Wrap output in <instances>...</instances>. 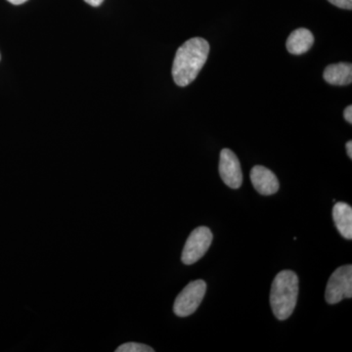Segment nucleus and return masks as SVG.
<instances>
[{
    "label": "nucleus",
    "instance_id": "3",
    "mask_svg": "<svg viewBox=\"0 0 352 352\" xmlns=\"http://www.w3.org/2000/svg\"><path fill=\"white\" fill-rule=\"evenodd\" d=\"M206 292L207 284L204 280H196L187 285L177 296L173 305V312L176 316L187 317L193 314L200 307Z\"/></svg>",
    "mask_w": 352,
    "mask_h": 352
},
{
    "label": "nucleus",
    "instance_id": "7",
    "mask_svg": "<svg viewBox=\"0 0 352 352\" xmlns=\"http://www.w3.org/2000/svg\"><path fill=\"white\" fill-rule=\"evenodd\" d=\"M252 186L263 196L273 195L279 190L277 176L265 166H256L251 170Z\"/></svg>",
    "mask_w": 352,
    "mask_h": 352
},
{
    "label": "nucleus",
    "instance_id": "17",
    "mask_svg": "<svg viewBox=\"0 0 352 352\" xmlns=\"http://www.w3.org/2000/svg\"><path fill=\"white\" fill-rule=\"evenodd\" d=\"M0 58H1V56H0Z\"/></svg>",
    "mask_w": 352,
    "mask_h": 352
},
{
    "label": "nucleus",
    "instance_id": "12",
    "mask_svg": "<svg viewBox=\"0 0 352 352\" xmlns=\"http://www.w3.org/2000/svg\"><path fill=\"white\" fill-rule=\"evenodd\" d=\"M328 1L339 8L347 9V10L352 9V0H328Z\"/></svg>",
    "mask_w": 352,
    "mask_h": 352
},
{
    "label": "nucleus",
    "instance_id": "4",
    "mask_svg": "<svg viewBox=\"0 0 352 352\" xmlns=\"http://www.w3.org/2000/svg\"><path fill=\"white\" fill-rule=\"evenodd\" d=\"M352 298V266H340L331 275L325 292L326 302L336 305Z\"/></svg>",
    "mask_w": 352,
    "mask_h": 352
},
{
    "label": "nucleus",
    "instance_id": "16",
    "mask_svg": "<svg viewBox=\"0 0 352 352\" xmlns=\"http://www.w3.org/2000/svg\"><path fill=\"white\" fill-rule=\"evenodd\" d=\"M7 1L10 2V3L14 4V6H20V4L27 2L28 0H7Z\"/></svg>",
    "mask_w": 352,
    "mask_h": 352
},
{
    "label": "nucleus",
    "instance_id": "8",
    "mask_svg": "<svg viewBox=\"0 0 352 352\" xmlns=\"http://www.w3.org/2000/svg\"><path fill=\"white\" fill-rule=\"evenodd\" d=\"M333 219L340 235L344 239H352V208L349 204L339 201L333 208Z\"/></svg>",
    "mask_w": 352,
    "mask_h": 352
},
{
    "label": "nucleus",
    "instance_id": "11",
    "mask_svg": "<svg viewBox=\"0 0 352 352\" xmlns=\"http://www.w3.org/2000/svg\"><path fill=\"white\" fill-rule=\"evenodd\" d=\"M151 346L139 342H126L116 349V352H154Z\"/></svg>",
    "mask_w": 352,
    "mask_h": 352
},
{
    "label": "nucleus",
    "instance_id": "10",
    "mask_svg": "<svg viewBox=\"0 0 352 352\" xmlns=\"http://www.w3.org/2000/svg\"><path fill=\"white\" fill-rule=\"evenodd\" d=\"M324 80L333 85H349L352 82V66L349 63L333 64L324 71Z\"/></svg>",
    "mask_w": 352,
    "mask_h": 352
},
{
    "label": "nucleus",
    "instance_id": "6",
    "mask_svg": "<svg viewBox=\"0 0 352 352\" xmlns=\"http://www.w3.org/2000/svg\"><path fill=\"white\" fill-rule=\"evenodd\" d=\"M219 175L222 182L232 189H239L243 183V173L239 159L230 149L220 153Z\"/></svg>",
    "mask_w": 352,
    "mask_h": 352
},
{
    "label": "nucleus",
    "instance_id": "14",
    "mask_svg": "<svg viewBox=\"0 0 352 352\" xmlns=\"http://www.w3.org/2000/svg\"><path fill=\"white\" fill-rule=\"evenodd\" d=\"M89 6L97 7L100 6L104 0H85Z\"/></svg>",
    "mask_w": 352,
    "mask_h": 352
},
{
    "label": "nucleus",
    "instance_id": "1",
    "mask_svg": "<svg viewBox=\"0 0 352 352\" xmlns=\"http://www.w3.org/2000/svg\"><path fill=\"white\" fill-rule=\"evenodd\" d=\"M208 53L210 44L201 38L189 39L178 48L173 66V80L178 87H187L196 80Z\"/></svg>",
    "mask_w": 352,
    "mask_h": 352
},
{
    "label": "nucleus",
    "instance_id": "13",
    "mask_svg": "<svg viewBox=\"0 0 352 352\" xmlns=\"http://www.w3.org/2000/svg\"><path fill=\"white\" fill-rule=\"evenodd\" d=\"M344 117L349 124H352V106H349V107L346 108L344 112Z\"/></svg>",
    "mask_w": 352,
    "mask_h": 352
},
{
    "label": "nucleus",
    "instance_id": "2",
    "mask_svg": "<svg viewBox=\"0 0 352 352\" xmlns=\"http://www.w3.org/2000/svg\"><path fill=\"white\" fill-rule=\"evenodd\" d=\"M300 281L292 270L278 273L270 292V305L278 320H286L295 310Z\"/></svg>",
    "mask_w": 352,
    "mask_h": 352
},
{
    "label": "nucleus",
    "instance_id": "9",
    "mask_svg": "<svg viewBox=\"0 0 352 352\" xmlns=\"http://www.w3.org/2000/svg\"><path fill=\"white\" fill-rule=\"evenodd\" d=\"M314 43V36L309 30L300 28L289 34L287 41V50L291 54L302 55L307 53Z\"/></svg>",
    "mask_w": 352,
    "mask_h": 352
},
{
    "label": "nucleus",
    "instance_id": "15",
    "mask_svg": "<svg viewBox=\"0 0 352 352\" xmlns=\"http://www.w3.org/2000/svg\"><path fill=\"white\" fill-rule=\"evenodd\" d=\"M346 152H347V156L349 157H352V142L351 141H349V142L346 143Z\"/></svg>",
    "mask_w": 352,
    "mask_h": 352
},
{
    "label": "nucleus",
    "instance_id": "5",
    "mask_svg": "<svg viewBox=\"0 0 352 352\" xmlns=\"http://www.w3.org/2000/svg\"><path fill=\"white\" fill-rule=\"evenodd\" d=\"M212 239L214 236L208 227H198L195 230L192 231L183 249L182 263L186 265H191L200 261L210 249Z\"/></svg>",
    "mask_w": 352,
    "mask_h": 352
}]
</instances>
